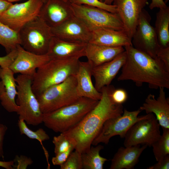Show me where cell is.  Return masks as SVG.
I'll return each mask as SVG.
<instances>
[{"instance_id":"cell-42","label":"cell","mask_w":169,"mask_h":169,"mask_svg":"<svg viewBox=\"0 0 169 169\" xmlns=\"http://www.w3.org/2000/svg\"><path fill=\"white\" fill-rule=\"evenodd\" d=\"M13 161H0V166L6 169H13Z\"/></svg>"},{"instance_id":"cell-21","label":"cell","mask_w":169,"mask_h":169,"mask_svg":"<svg viewBox=\"0 0 169 169\" xmlns=\"http://www.w3.org/2000/svg\"><path fill=\"white\" fill-rule=\"evenodd\" d=\"M14 74L9 68L1 69V79L4 89L0 96V100L2 106L9 113H17L19 108L15 100L17 89Z\"/></svg>"},{"instance_id":"cell-9","label":"cell","mask_w":169,"mask_h":169,"mask_svg":"<svg viewBox=\"0 0 169 169\" xmlns=\"http://www.w3.org/2000/svg\"><path fill=\"white\" fill-rule=\"evenodd\" d=\"M43 0H28L13 4L0 15V22L18 33L26 24L39 16Z\"/></svg>"},{"instance_id":"cell-28","label":"cell","mask_w":169,"mask_h":169,"mask_svg":"<svg viewBox=\"0 0 169 169\" xmlns=\"http://www.w3.org/2000/svg\"><path fill=\"white\" fill-rule=\"evenodd\" d=\"M162 129V134L151 146L157 161L166 156L169 155V129Z\"/></svg>"},{"instance_id":"cell-15","label":"cell","mask_w":169,"mask_h":169,"mask_svg":"<svg viewBox=\"0 0 169 169\" xmlns=\"http://www.w3.org/2000/svg\"><path fill=\"white\" fill-rule=\"evenodd\" d=\"M17 49V55L9 67L14 74L33 77L38 68L52 59L47 54L38 55L27 51L20 44Z\"/></svg>"},{"instance_id":"cell-34","label":"cell","mask_w":169,"mask_h":169,"mask_svg":"<svg viewBox=\"0 0 169 169\" xmlns=\"http://www.w3.org/2000/svg\"><path fill=\"white\" fill-rule=\"evenodd\" d=\"M13 161L14 162L13 169H26L33 163L31 158L23 155L20 156L16 155Z\"/></svg>"},{"instance_id":"cell-5","label":"cell","mask_w":169,"mask_h":169,"mask_svg":"<svg viewBox=\"0 0 169 169\" xmlns=\"http://www.w3.org/2000/svg\"><path fill=\"white\" fill-rule=\"evenodd\" d=\"M16 78L17 94L16 102L19 119L26 124L37 126L43 123L44 114L32 87L33 77L19 74Z\"/></svg>"},{"instance_id":"cell-13","label":"cell","mask_w":169,"mask_h":169,"mask_svg":"<svg viewBox=\"0 0 169 169\" xmlns=\"http://www.w3.org/2000/svg\"><path fill=\"white\" fill-rule=\"evenodd\" d=\"M113 2L116 14L132 39L140 14L148 3V0H113Z\"/></svg>"},{"instance_id":"cell-43","label":"cell","mask_w":169,"mask_h":169,"mask_svg":"<svg viewBox=\"0 0 169 169\" xmlns=\"http://www.w3.org/2000/svg\"><path fill=\"white\" fill-rule=\"evenodd\" d=\"M1 67H0V96L4 90V86L3 83L0 77V72L1 70Z\"/></svg>"},{"instance_id":"cell-40","label":"cell","mask_w":169,"mask_h":169,"mask_svg":"<svg viewBox=\"0 0 169 169\" xmlns=\"http://www.w3.org/2000/svg\"><path fill=\"white\" fill-rule=\"evenodd\" d=\"M167 6L163 0H151L149 7L151 9L155 8H164Z\"/></svg>"},{"instance_id":"cell-35","label":"cell","mask_w":169,"mask_h":169,"mask_svg":"<svg viewBox=\"0 0 169 169\" xmlns=\"http://www.w3.org/2000/svg\"><path fill=\"white\" fill-rule=\"evenodd\" d=\"M16 48L4 56H0V67L1 68H9L14 61L17 54Z\"/></svg>"},{"instance_id":"cell-22","label":"cell","mask_w":169,"mask_h":169,"mask_svg":"<svg viewBox=\"0 0 169 169\" xmlns=\"http://www.w3.org/2000/svg\"><path fill=\"white\" fill-rule=\"evenodd\" d=\"M92 67L88 61H79L75 74L77 88L79 96L99 101L101 93L98 91L94 85L91 79Z\"/></svg>"},{"instance_id":"cell-16","label":"cell","mask_w":169,"mask_h":169,"mask_svg":"<svg viewBox=\"0 0 169 169\" xmlns=\"http://www.w3.org/2000/svg\"><path fill=\"white\" fill-rule=\"evenodd\" d=\"M74 16L70 2L47 0L39 16L51 28L59 25Z\"/></svg>"},{"instance_id":"cell-27","label":"cell","mask_w":169,"mask_h":169,"mask_svg":"<svg viewBox=\"0 0 169 169\" xmlns=\"http://www.w3.org/2000/svg\"><path fill=\"white\" fill-rule=\"evenodd\" d=\"M0 44L8 54L20 45L18 33L0 22Z\"/></svg>"},{"instance_id":"cell-20","label":"cell","mask_w":169,"mask_h":169,"mask_svg":"<svg viewBox=\"0 0 169 169\" xmlns=\"http://www.w3.org/2000/svg\"><path fill=\"white\" fill-rule=\"evenodd\" d=\"M110 47H123L132 45L131 38L125 31H118L100 28L92 31L89 42Z\"/></svg>"},{"instance_id":"cell-19","label":"cell","mask_w":169,"mask_h":169,"mask_svg":"<svg viewBox=\"0 0 169 169\" xmlns=\"http://www.w3.org/2000/svg\"><path fill=\"white\" fill-rule=\"evenodd\" d=\"M87 43L73 42L53 37L47 54L51 59H66L85 56Z\"/></svg>"},{"instance_id":"cell-11","label":"cell","mask_w":169,"mask_h":169,"mask_svg":"<svg viewBox=\"0 0 169 169\" xmlns=\"http://www.w3.org/2000/svg\"><path fill=\"white\" fill-rule=\"evenodd\" d=\"M160 126L154 114H146L129 130L124 138V146L142 145L151 147L161 135Z\"/></svg>"},{"instance_id":"cell-26","label":"cell","mask_w":169,"mask_h":169,"mask_svg":"<svg viewBox=\"0 0 169 169\" xmlns=\"http://www.w3.org/2000/svg\"><path fill=\"white\" fill-rule=\"evenodd\" d=\"M95 146H91L88 151L81 153L83 169H103L104 164L108 161L100 154L103 146L99 144Z\"/></svg>"},{"instance_id":"cell-39","label":"cell","mask_w":169,"mask_h":169,"mask_svg":"<svg viewBox=\"0 0 169 169\" xmlns=\"http://www.w3.org/2000/svg\"><path fill=\"white\" fill-rule=\"evenodd\" d=\"M7 130L8 127L5 125L0 123V157L3 159L4 158L3 149V141Z\"/></svg>"},{"instance_id":"cell-24","label":"cell","mask_w":169,"mask_h":169,"mask_svg":"<svg viewBox=\"0 0 169 169\" xmlns=\"http://www.w3.org/2000/svg\"><path fill=\"white\" fill-rule=\"evenodd\" d=\"M125 50L123 47H110L88 43L85 56L92 68L110 61Z\"/></svg>"},{"instance_id":"cell-32","label":"cell","mask_w":169,"mask_h":169,"mask_svg":"<svg viewBox=\"0 0 169 169\" xmlns=\"http://www.w3.org/2000/svg\"><path fill=\"white\" fill-rule=\"evenodd\" d=\"M69 2L72 4L96 7L116 14V8L114 5L106 4L99 0H70Z\"/></svg>"},{"instance_id":"cell-10","label":"cell","mask_w":169,"mask_h":169,"mask_svg":"<svg viewBox=\"0 0 169 169\" xmlns=\"http://www.w3.org/2000/svg\"><path fill=\"white\" fill-rule=\"evenodd\" d=\"M141 111L139 109L132 111L124 109L121 115L108 119L93 141L92 145L95 146L100 143L107 144L110 139L116 136L124 138L134 124L146 117V115L138 116Z\"/></svg>"},{"instance_id":"cell-44","label":"cell","mask_w":169,"mask_h":169,"mask_svg":"<svg viewBox=\"0 0 169 169\" xmlns=\"http://www.w3.org/2000/svg\"><path fill=\"white\" fill-rule=\"evenodd\" d=\"M100 2H103L106 4L111 5L113 0H99Z\"/></svg>"},{"instance_id":"cell-47","label":"cell","mask_w":169,"mask_h":169,"mask_svg":"<svg viewBox=\"0 0 169 169\" xmlns=\"http://www.w3.org/2000/svg\"><path fill=\"white\" fill-rule=\"evenodd\" d=\"M44 2V3H45L46 1L47 0H43Z\"/></svg>"},{"instance_id":"cell-23","label":"cell","mask_w":169,"mask_h":169,"mask_svg":"<svg viewBox=\"0 0 169 169\" xmlns=\"http://www.w3.org/2000/svg\"><path fill=\"white\" fill-rule=\"evenodd\" d=\"M147 146L146 145H137L120 147L111 160L110 169H134L141 154Z\"/></svg>"},{"instance_id":"cell-25","label":"cell","mask_w":169,"mask_h":169,"mask_svg":"<svg viewBox=\"0 0 169 169\" xmlns=\"http://www.w3.org/2000/svg\"><path fill=\"white\" fill-rule=\"evenodd\" d=\"M159 44L162 47L169 46V7L159 8L154 27Z\"/></svg>"},{"instance_id":"cell-38","label":"cell","mask_w":169,"mask_h":169,"mask_svg":"<svg viewBox=\"0 0 169 169\" xmlns=\"http://www.w3.org/2000/svg\"><path fill=\"white\" fill-rule=\"evenodd\" d=\"M148 169H169V155L164 156L157 162L147 168Z\"/></svg>"},{"instance_id":"cell-1","label":"cell","mask_w":169,"mask_h":169,"mask_svg":"<svg viewBox=\"0 0 169 169\" xmlns=\"http://www.w3.org/2000/svg\"><path fill=\"white\" fill-rule=\"evenodd\" d=\"M115 89L111 85L104 87L100 99L95 107L77 124L63 132L76 143L75 150L82 153L88 151L108 119L121 115L122 104L114 103L110 94Z\"/></svg>"},{"instance_id":"cell-31","label":"cell","mask_w":169,"mask_h":169,"mask_svg":"<svg viewBox=\"0 0 169 169\" xmlns=\"http://www.w3.org/2000/svg\"><path fill=\"white\" fill-rule=\"evenodd\" d=\"M61 169H83L81 153L74 150L66 161L60 166Z\"/></svg>"},{"instance_id":"cell-30","label":"cell","mask_w":169,"mask_h":169,"mask_svg":"<svg viewBox=\"0 0 169 169\" xmlns=\"http://www.w3.org/2000/svg\"><path fill=\"white\" fill-rule=\"evenodd\" d=\"M52 142L54 146L55 155L66 151L72 146H74L75 148L76 145L74 140L64 133H60L59 135L54 136Z\"/></svg>"},{"instance_id":"cell-45","label":"cell","mask_w":169,"mask_h":169,"mask_svg":"<svg viewBox=\"0 0 169 169\" xmlns=\"http://www.w3.org/2000/svg\"><path fill=\"white\" fill-rule=\"evenodd\" d=\"M8 2L12 3L14 2H17L18 1H19L21 0H6Z\"/></svg>"},{"instance_id":"cell-41","label":"cell","mask_w":169,"mask_h":169,"mask_svg":"<svg viewBox=\"0 0 169 169\" xmlns=\"http://www.w3.org/2000/svg\"><path fill=\"white\" fill-rule=\"evenodd\" d=\"M13 4L6 0H0V15L3 14Z\"/></svg>"},{"instance_id":"cell-37","label":"cell","mask_w":169,"mask_h":169,"mask_svg":"<svg viewBox=\"0 0 169 169\" xmlns=\"http://www.w3.org/2000/svg\"><path fill=\"white\" fill-rule=\"evenodd\" d=\"M156 57L161 60L167 69L169 70V46L161 47L157 53Z\"/></svg>"},{"instance_id":"cell-4","label":"cell","mask_w":169,"mask_h":169,"mask_svg":"<svg viewBox=\"0 0 169 169\" xmlns=\"http://www.w3.org/2000/svg\"><path fill=\"white\" fill-rule=\"evenodd\" d=\"M98 102L81 97L72 104L44 114L43 123L45 126L55 132H65L78 123Z\"/></svg>"},{"instance_id":"cell-3","label":"cell","mask_w":169,"mask_h":169,"mask_svg":"<svg viewBox=\"0 0 169 169\" xmlns=\"http://www.w3.org/2000/svg\"><path fill=\"white\" fill-rule=\"evenodd\" d=\"M80 58L52 59L38 68L33 76L32 85L35 95L75 75Z\"/></svg>"},{"instance_id":"cell-46","label":"cell","mask_w":169,"mask_h":169,"mask_svg":"<svg viewBox=\"0 0 169 169\" xmlns=\"http://www.w3.org/2000/svg\"><path fill=\"white\" fill-rule=\"evenodd\" d=\"M65 2H69L70 0H61Z\"/></svg>"},{"instance_id":"cell-29","label":"cell","mask_w":169,"mask_h":169,"mask_svg":"<svg viewBox=\"0 0 169 169\" xmlns=\"http://www.w3.org/2000/svg\"><path fill=\"white\" fill-rule=\"evenodd\" d=\"M18 125L21 135H24L31 139H36L40 143L48 160V152L43 146L42 143L43 141L48 140L50 139L49 135L46 131L41 128H39L35 131L31 130L27 126L25 121L22 119H18Z\"/></svg>"},{"instance_id":"cell-7","label":"cell","mask_w":169,"mask_h":169,"mask_svg":"<svg viewBox=\"0 0 169 169\" xmlns=\"http://www.w3.org/2000/svg\"><path fill=\"white\" fill-rule=\"evenodd\" d=\"M18 34L21 46L38 55L47 54L53 37L51 28L39 16L24 26Z\"/></svg>"},{"instance_id":"cell-33","label":"cell","mask_w":169,"mask_h":169,"mask_svg":"<svg viewBox=\"0 0 169 169\" xmlns=\"http://www.w3.org/2000/svg\"><path fill=\"white\" fill-rule=\"evenodd\" d=\"M112 101L115 104H122L128 98V95L126 91L122 89H115L110 94Z\"/></svg>"},{"instance_id":"cell-6","label":"cell","mask_w":169,"mask_h":169,"mask_svg":"<svg viewBox=\"0 0 169 169\" xmlns=\"http://www.w3.org/2000/svg\"><path fill=\"white\" fill-rule=\"evenodd\" d=\"M36 96L44 114L72 104L81 97L77 90L75 75Z\"/></svg>"},{"instance_id":"cell-36","label":"cell","mask_w":169,"mask_h":169,"mask_svg":"<svg viewBox=\"0 0 169 169\" xmlns=\"http://www.w3.org/2000/svg\"><path fill=\"white\" fill-rule=\"evenodd\" d=\"M74 150H75V147L72 146L66 151L55 155V156L53 157L52 159L53 164L54 166H60L66 161L70 154Z\"/></svg>"},{"instance_id":"cell-12","label":"cell","mask_w":169,"mask_h":169,"mask_svg":"<svg viewBox=\"0 0 169 169\" xmlns=\"http://www.w3.org/2000/svg\"><path fill=\"white\" fill-rule=\"evenodd\" d=\"M151 20L149 13L144 9L140 16L131 42L135 49L155 58L161 46L154 28L151 24Z\"/></svg>"},{"instance_id":"cell-14","label":"cell","mask_w":169,"mask_h":169,"mask_svg":"<svg viewBox=\"0 0 169 169\" xmlns=\"http://www.w3.org/2000/svg\"><path fill=\"white\" fill-rule=\"evenodd\" d=\"M51 31L54 37L69 41L88 43L91 37L92 31L74 15Z\"/></svg>"},{"instance_id":"cell-17","label":"cell","mask_w":169,"mask_h":169,"mask_svg":"<svg viewBox=\"0 0 169 169\" xmlns=\"http://www.w3.org/2000/svg\"><path fill=\"white\" fill-rule=\"evenodd\" d=\"M126 59L125 50L112 60L92 68L94 86L98 91L100 92L104 87L110 85L125 64Z\"/></svg>"},{"instance_id":"cell-8","label":"cell","mask_w":169,"mask_h":169,"mask_svg":"<svg viewBox=\"0 0 169 169\" xmlns=\"http://www.w3.org/2000/svg\"><path fill=\"white\" fill-rule=\"evenodd\" d=\"M71 3L74 15L91 31L100 28L125 31L123 23L116 13L93 6Z\"/></svg>"},{"instance_id":"cell-2","label":"cell","mask_w":169,"mask_h":169,"mask_svg":"<svg viewBox=\"0 0 169 169\" xmlns=\"http://www.w3.org/2000/svg\"><path fill=\"white\" fill-rule=\"evenodd\" d=\"M124 48L126 59L118 81L131 80L138 87L146 83L152 89H169V70L158 58H153L132 45Z\"/></svg>"},{"instance_id":"cell-18","label":"cell","mask_w":169,"mask_h":169,"mask_svg":"<svg viewBox=\"0 0 169 169\" xmlns=\"http://www.w3.org/2000/svg\"><path fill=\"white\" fill-rule=\"evenodd\" d=\"M164 88H159V94L156 98L155 95L149 94L139 109L146 114L153 113L162 128L169 129V99L166 98Z\"/></svg>"}]
</instances>
